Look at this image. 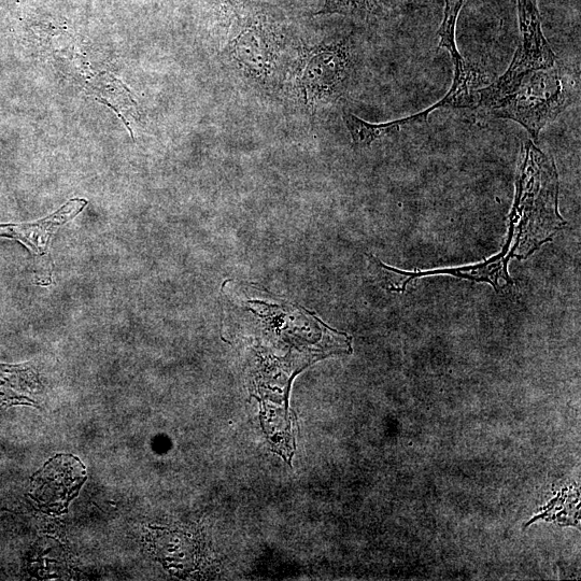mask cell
<instances>
[{"label":"cell","mask_w":581,"mask_h":581,"mask_svg":"<svg viewBox=\"0 0 581 581\" xmlns=\"http://www.w3.org/2000/svg\"><path fill=\"white\" fill-rule=\"evenodd\" d=\"M579 96V80L574 70L556 63L524 77L516 90L489 109L494 117L521 124L533 139L554 122Z\"/></svg>","instance_id":"obj_1"},{"label":"cell","mask_w":581,"mask_h":581,"mask_svg":"<svg viewBox=\"0 0 581 581\" xmlns=\"http://www.w3.org/2000/svg\"><path fill=\"white\" fill-rule=\"evenodd\" d=\"M353 53L348 39L323 45L307 55L301 85L307 101L342 93L353 73Z\"/></svg>","instance_id":"obj_2"},{"label":"cell","mask_w":581,"mask_h":581,"mask_svg":"<svg viewBox=\"0 0 581 581\" xmlns=\"http://www.w3.org/2000/svg\"><path fill=\"white\" fill-rule=\"evenodd\" d=\"M84 464L75 456L49 460L32 478V498L47 514L62 515L87 480Z\"/></svg>","instance_id":"obj_3"},{"label":"cell","mask_w":581,"mask_h":581,"mask_svg":"<svg viewBox=\"0 0 581 581\" xmlns=\"http://www.w3.org/2000/svg\"><path fill=\"white\" fill-rule=\"evenodd\" d=\"M466 0H445L444 18L439 27V47L450 52L455 65V78L452 87L446 94L447 101L456 108L470 107L478 92L483 77L475 68L467 64L458 50L456 42V27L460 12Z\"/></svg>","instance_id":"obj_4"},{"label":"cell","mask_w":581,"mask_h":581,"mask_svg":"<svg viewBox=\"0 0 581 581\" xmlns=\"http://www.w3.org/2000/svg\"><path fill=\"white\" fill-rule=\"evenodd\" d=\"M87 205V201L73 200L53 215L34 223L0 224V237L18 240L37 255L47 254L56 232L75 219Z\"/></svg>","instance_id":"obj_5"},{"label":"cell","mask_w":581,"mask_h":581,"mask_svg":"<svg viewBox=\"0 0 581 581\" xmlns=\"http://www.w3.org/2000/svg\"><path fill=\"white\" fill-rule=\"evenodd\" d=\"M275 41L261 26H251L233 42L236 61L250 73L264 75L274 62Z\"/></svg>","instance_id":"obj_6"},{"label":"cell","mask_w":581,"mask_h":581,"mask_svg":"<svg viewBox=\"0 0 581 581\" xmlns=\"http://www.w3.org/2000/svg\"><path fill=\"white\" fill-rule=\"evenodd\" d=\"M376 5L377 0H325L324 8L317 14L340 13L365 18Z\"/></svg>","instance_id":"obj_7"}]
</instances>
